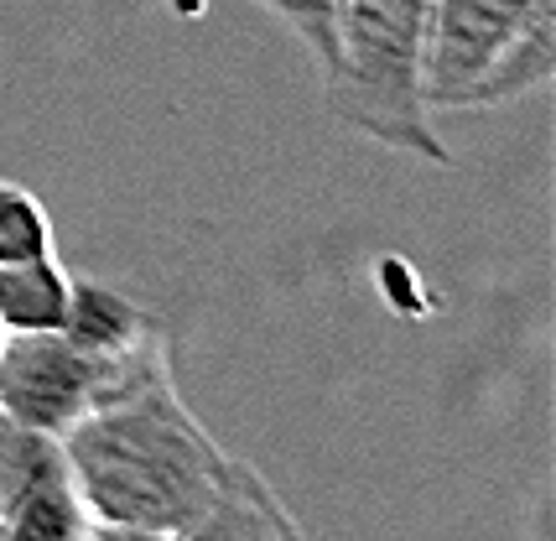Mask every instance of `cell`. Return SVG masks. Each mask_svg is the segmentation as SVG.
I'll list each match as a JSON object with an SVG mask.
<instances>
[{
    "label": "cell",
    "instance_id": "obj_7",
    "mask_svg": "<svg viewBox=\"0 0 556 541\" xmlns=\"http://www.w3.org/2000/svg\"><path fill=\"white\" fill-rule=\"evenodd\" d=\"M63 334H68L78 349L104 354V360H125V354H141L146 344L167 339L162 323L151 318L141 302H130L125 292L104 287V281H84V276H73Z\"/></svg>",
    "mask_w": 556,
    "mask_h": 541
},
{
    "label": "cell",
    "instance_id": "obj_10",
    "mask_svg": "<svg viewBox=\"0 0 556 541\" xmlns=\"http://www.w3.org/2000/svg\"><path fill=\"white\" fill-rule=\"evenodd\" d=\"M266 5L281 26H291L296 42H307V52L317 58V68H333V0H255Z\"/></svg>",
    "mask_w": 556,
    "mask_h": 541
},
{
    "label": "cell",
    "instance_id": "obj_5",
    "mask_svg": "<svg viewBox=\"0 0 556 541\" xmlns=\"http://www.w3.org/2000/svg\"><path fill=\"white\" fill-rule=\"evenodd\" d=\"M172 541H307V537H302L296 516L287 511V500L276 494L266 474L235 458L218 500Z\"/></svg>",
    "mask_w": 556,
    "mask_h": 541
},
{
    "label": "cell",
    "instance_id": "obj_4",
    "mask_svg": "<svg viewBox=\"0 0 556 541\" xmlns=\"http://www.w3.org/2000/svg\"><path fill=\"white\" fill-rule=\"evenodd\" d=\"M172 369V344L156 339L141 354L125 360H104L78 349L63 334H5L0 344V417L42 432V438H63L78 417H89L94 406L115 401L121 391L141 386L151 375Z\"/></svg>",
    "mask_w": 556,
    "mask_h": 541
},
{
    "label": "cell",
    "instance_id": "obj_1",
    "mask_svg": "<svg viewBox=\"0 0 556 541\" xmlns=\"http://www.w3.org/2000/svg\"><path fill=\"white\" fill-rule=\"evenodd\" d=\"M94 526L182 537L229 479V453L193 417L177 380L151 375L58 438Z\"/></svg>",
    "mask_w": 556,
    "mask_h": 541
},
{
    "label": "cell",
    "instance_id": "obj_9",
    "mask_svg": "<svg viewBox=\"0 0 556 541\" xmlns=\"http://www.w3.org/2000/svg\"><path fill=\"white\" fill-rule=\"evenodd\" d=\"M48 250H52V219L42 209V198L22 188V183L0 177V266L48 255Z\"/></svg>",
    "mask_w": 556,
    "mask_h": 541
},
{
    "label": "cell",
    "instance_id": "obj_12",
    "mask_svg": "<svg viewBox=\"0 0 556 541\" xmlns=\"http://www.w3.org/2000/svg\"><path fill=\"white\" fill-rule=\"evenodd\" d=\"M89 541H167V537H146V531H121V526H94Z\"/></svg>",
    "mask_w": 556,
    "mask_h": 541
},
{
    "label": "cell",
    "instance_id": "obj_3",
    "mask_svg": "<svg viewBox=\"0 0 556 541\" xmlns=\"http://www.w3.org/2000/svg\"><path fill=\"white\" fill-rule=\"evenodd\" d=\"M556 74V0H432L421 95L432 115L505 110Z\"/></svg>",
    "mask_w": 556,
    "mask_h": 541
},
{
    "label": "cell",
    "instance_id": "obj_6",
    "mask_svg": "<svg viewBox=\"0 0 556 541\" xmlns=\"http://www.w3.org/2000/svg\"><path fill=\"white\" fill-rule=\"evenodd\" d=\"M94 537V516L84 511V494L73 485L63 448L52 443L42 464L26 474L16 490L11 511L0 520V541H89Z\"/></svg>",
    "mask_w": 556,
    "mask_h": 541
},
{
    "label": "cell",
    "instance_id": "obj_8",
    "mask_svg": "<svg viewBox=\"0 0 556 541\" xmlns=\"http://www.w3.org/2000/svg\"><path fill=\"white\" fill-rule=\"evenodd\" d=\"M73 270L58 255H31L0 266V323L5 334H52L68 318Z\"/></svg>",
    "mask_w": 556,
    "mask_h": 541
},
{
    "label": "cell",
    "instance_id": "obj_2",
    "mask_svg": "<svg viewBox=\"0 0 556 541\" xmlns=\"http://www.w3.org/2000/svg\"><path fill=\"white\" fill-rule=\"evenodd\" d=\"M432 0H333V68L328 110L354 136L386 151L447 167L453 151L437 136L421 95Z\"/></svg>",
    "mask_w": 556,
    "mask_h": 541
},
{
    "label": "cell",
    "instance_id": "obj_11",
    "mask_svg": "<svg viewBox=\"0 0 556 541\" xmlns=\"http://www.w3.org/2000/svg\"><path fill=\"white\" fill-rule=\"evenodd\" d=\"M52 443H58V438L26 432V427H16V422L0 417V520H5V511H11L16 490L26 485V474L42 464V453H48Z\"/></svg>",
    "mask_w": 556,
    "mask_h": 541
},
{
    "label": "cell",
    "instance_id": "obj_13",
    "mask_svg": "<svg viewBox=\"0 0 556 541\" xmlns=\"http://www.w3.org/2000/svg\"><path fill=\"white\" fill-rule=\"evenodd\" d=\"M0 344H5V323H0Z\"/></svg>",
    "mask_w": 556,
    "mask_h": 541
}]
</instances>
